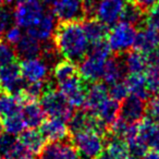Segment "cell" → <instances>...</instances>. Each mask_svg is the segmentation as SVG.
<instances>
[{"label":"cell","instance_id":"52","mask_svg":"<svg viewBox=\"0 0 159 159\" xmlns=\"http://www.w3.org/2000/svg\"><path fill=\"white\" fill-rule=\"evenodd\" d=\"M1 34H2V33H1V32H0V35H1Z\"/></svg>","mask_w":159,"mask_h":159},{"label":"cell","instance_id":"17","mask_svg":"<svg viewBox=\"0 0 159 159\" xmlns=\"http://www.w3.org/2000/svg\"><path fill=\"white\" fill-rule=\"evenodd\" d=\"M126 69L124 66L123 58L121 55H116L115 57L109 58L105 64V71H104V79L105 83L108 85H111L116 82H119L125 79Z\"/></svg>","mask_w":159,"mask_h":159},{"label":"cell","instance_id":"8","mask_svg":"<svg viewBox=\"0 0 159 159\" xmlns=\"http://www.w3.org/2000/svg\"><path fill=\"white\" fill-rule=\"evenodd\" d=\"M59 91L66 98L73 108H82L85 105L87 86L81 76L73 77L66 82L58 84Z\"/></svg>","mask_w":159,"mask_h":159},{"label":"cell","instance_id":"43","mask_svg":"<svg viewBox=\"0 0 159 159\" xmlns=\"http://www.w3.org/2000/svg\"><path fill=\"white\" fill-rule=\"evenodd\" d=\"M139 159H159V152L157 150H147Z\"/></svg>","mask_w":159,"mask_h":159},{"label":"cell","instance_id":"11","mask_svg":"<svg viewBox=\"0 0 159 159\" xmlns=\"http://www.w3.org/2000/svg\"><path fill=\"white\" fill-rule=\"evenodd\" d=\"M51 13L59 21H84L82 0H57Z\"/></svg>","mask_w":159,"mask_h":159},{"label":"cell","instance_id":"14","mask_svg":"<svg viewBox=\"0 0 159 159\" xmlns=\"http://www.w3.org/2000/svg\"><path fill=\"white\" fill-rule=\"evenodd\" d=\"M39 131L44 135L46 141L49 142L64 141L68 139L69 134H70L66 121L53 117L45 120L42 125L39 126Z\"/></svg>","mask_w":159,"mask_h":159},{"label":"cell","instance_id":"34","mask_svg":"<svg viewBox=\"0 0 159 159\" xmlns=\"http://www.w3.org/2000/svg\"><path fill=\"white\" fill-rule=\"evenodd\" d=\"M108 92H109V96H110L111 98H113V99L118 100V102H121L122 100H124L130 95L129 87L124 80L109 85Z\"/></svg>","mask_w":159,"mask_h":159},{"label":"cell","instance_id":"36","mask_svg":"<svg viewBox=\"0 0 159 159\" xmlns=\"http://www.w3.org/2000/svg\"><path fill=\"white\" fill-rule=\"evenodd\" d=\"M18 139L14 137V135L9 134V133H1L0 134V155L5 157L14 146L18 143Z\"/></svg>","mask_w":159,"mask_h":159},{"label":"cell","instance_id":"41","mask_svg":"<svg viewBox=\"0 0 159 159\" xmlns=\"http://www.w3.org/2000/svg\"><path fill=\"white\" fill-rule=\"evenodd\" d=\"M145 56L147 59L148 66H159V45H157Z\"/></svg>","mask_w":159,"mask_h":159},{"label":"cell","instance_id":"25","mask_svg":"<svg viewBox=\"0 0 159 159\" xmlns=\"http://www.w3.org/2000/svg\"><path fill=\"white\" fill-rule=\"evenodd\" d=\"M52 76L57 84H61L66 81H69L73 77L81 76V75H80L76 63L64 59L60 60L55 64V66L52 68Z\"/></svg>","mask_w":159,"mask_h":159},{"label":"cell","instance_id":"5","mask_svg":"<svg viewBox=\"0 0 159 159\" xmlns=\"http://www.w3.org/2000/svg\"><path fill=\"white\" fill-rule=\"evenodd\" d=\"M43 0H18L13 9V20L23 29L34 25L45 14Z\"/></svg>","mask_w":159,"mask_h":159},{"label":"cell","instance_id":"9","mask_svg":"<svg viewBox=\"0 0 159 159\" xmlns=\"http://www.w3.org/2000/svg\"><path fill=\"white\" fill-rule=\"evenodd\" d=\"M38 155L39 159H82L71 139L49 142Z\"/></svg>","mask_w":159,"mask_h":159},{"label":"cell","instance_id":"3","mask_svg":"<svg viewBox=\"0 0 159 159\" xmlns=\"http://www.w3.org/2000/svg\"><path fill=\"white\" fill-rule=\"evenodd\" d=\"M70 139L83 159H95L106 146L105 136L93 131H82L71 134Z\"/></svg>","mask_w":159,"mask_h":159},{"label":"cell","instance_id":"18","mask_svg":"<svg viewBox=\"0 0 159 159\" xmlns=\"http://www.w3.org/2000/svg\"><path fill=\"white\" fill-rule=\"evenodd\" d=\"M23 119H24L25 125L30 129H37L42 125L45 121V111L42 105L38 104L36 100H31L23 105L21 110Z\"/></svg>","mask_w":159,"mask_h":159},{"label":"cell","instance_id":"40","mask_svg":"<svg viewBox=\"0 0 159 159\" xmlns=\"http://www.w3.org/2000/svg\"><path fill=\"white\" fill-rule=\"evenodd\" d=\"M146 112L148 113V117L159 124V95H155L152 98H150L149 102L147 104Z\"/></svg>","mask_w":159,"mask_h":159},{"label":"cell","instance_id":"47","mask_svg":"<svg viewBox=\"0 0 159 159\" xmlns=\"http://www.w3.org/2000/svg\"><path fill=\"white\" fill-rule=\"evenodd\" d=\"M8 0H0V6H3L6 2H7Z\"/></svg>","mask_w":159,"mask_h":159},{"label":"cell","instance_id":"19","mask_svg":"<svg viewBox=\"0 0 159 159\" xmlns=\"http://www.w3.org/2000/svg\"><path fill=\"white\" fill-rule=\"evenodd\" d=\"M159 45V35L152 27H142L137 31L135 42L133 45V49L146 55L152 48Z\"/></svg>","mask_w":159,"mask_h":159},{"label":"cell","instance_id":"38","mask_svg":"<svg viewBox=\"0 0 159 159\" xmlns=\"http://www.w3.org/2000/svg\"><path fill=\"white\" fill-rule=\"evenodd\" d=\"M145 23L146 26L154 29L159 35V5H156L147 12V16L145 18Z\"/></svg>","mask_w":159,"mask_h":159},{"label":"cell","instance_id":"6","mask_svg":"<svg viewBox=\"0 0 159 159\" xmlns=\"http://www.w3.org/2000/svg\"><path fill=\"white\" fill-rule=\"evenodd\" d=\"M43 109L45 113L49 117L59 118L64 121H69L71 116L73 115V107L66 98L62 95L60 91H56V89L47 91L39 98Z\"/></svg>","mask_w":159,"mask_h":159},{"label":"cell","instance_id":"28","mask_svg":"<svg viewBox=\"0 0 159 159\" xmlns=\"http://www.w3.org/2000/svg\"><path fill=\"white\" fill-rule=\"evenodd\" d=\"M120 106H121V102L113 99V98L109 97L108 99L100 106V108L98 109L96 116H97L104 123H106L107 125L109 126L120 116Z\"/></svg>","mask_w":159,"mask_h":159},{"label":"cell","instance_id":"10","mask_svg":"<svg viewBox=\"0 0 159 159\" xmlns=\"http://www.w3.org/2000/svg\"><path fill=\"white\" fill-rule=\"evenodd\" d=\"M22 76L27 83L40 82L48 79L50 66L45 62L43 58H30L20 62Z\"/></svg>","mask_w":159,"mask_h":159},{"label":"cell","instance_id":"4","mask_svg":"<svg viewBox=\"0 0 159 159\" xmlns=\"http://www.w3.org/2000/svg\"><path fill=\"white\" fill-rule=\"evenodd\" d=\"M136 33L137 31L135 26L125 22L121 21L120 23L115 24L109 30L107 36V43L111 51H113L116 55H121L133 48Z\"/></svg>","mask_w":159,"mask_h":159},{"label":"cell","instance_id":"42","mask_svg":"<svg viewBox=\"0 0 159 159\" xmlns=\"http://www.w3.org/2000/svg\"><path fill=\"white\" fill-rule=\"evenodd\" d=\"M133 1L146 13L158 3L159 0H133Z\"/></svg>","mask_w":159,"mask_h":159},{"label":"cell","instance_id":"7","mask_svg":"<svg viewBox=\"0 0 159 159\" xmlns=\"http://www.w3.org/2000/svg\"><path fill=\"white\" fill-rule=\"evenodd\" d=\"M0 82L6 92L14 95L22 93L27 83L22 76L20 63L16 61L0 68Z\"/></svg>","mask_w":159,"mask_h":159},{"label":"cell","instance_id":"29","mask_svg":"<svg viewBox=\"0 0 159 159\" xmlns=\"http://www.w3.org/2000/svg\"><path fill=\"white\" fill-rule=\"evenodd\" d=\"M158 129L159 124L156 123L152 118L144 117L137 123V137L148 146H150V143Z\"/></svg>","mask_w":159,"mask_h":159},{"label":"cell","instance_id":"27","mask_svg":"<svg viewBox=\"0 0 159 159\" xmlns=\"http://www.w3.org/2000/svg\"><path fill=\"white\" fill-rule=\"evenodd\" d=\"M145 12L132 0V1H126V3L123 6L120 20L133 26H136L145 23Z\"/></svg>","mask_w":159,"mask_h":159},{"label":"cell","instance_id":"2","mask_svg":"<svg viewBox=\"0 0 159 159\" xmlns=\"http://www.w3.org/2000/svg\"><path fill=\"white\" fill-rule=\"evenodd\" d=\"M111 49L107 39L91 44L86 57L80 62V75L86 83H95L102 79L106 61L110 58Z\"/></svg>","mask_w":159,"mask_h":159},{"label":"cell","instance_id":"30","mask_svg":"<svg viewBox=\"0 0 159 159\" xmlns=\"http://www.w3.org/2000/svg\"><path fill=\"white\" fill-rule=\"evenodd\" d=\"M106 150L117 159H125L129 156V146L125 139L106 135Z\"/></svg>","mask_w":159,"mask_h":159},{"label":"cell","instance_id":"16","mask_svg":"<svg viewBox=\"0 0 159 159\" xmlns=\"http://www.w3.org/2000/svg\"><path fill=\"white\" fill-rule=\"evenodd\" d=\"M56 26L55 16L52 13H45L35 24L27 29V34L40 43H45L52 39Z\"/></svg>","mask_w":159,"mask_h":159},{"label":"cell","instance_id":"35","mask_svg":"<svg viewBox=\"0 0 159 159\" xmlns=\"http://www.w3.org/2000/svg\"><path fill=\"white\" fill-rule=\"evenodd\" d=\"M3 159H35V155L18 142L16 145L3 157Z\"/></svg>","mask_w":159,"mask_h":159},{"label":"cell","instance_id":"39","mask_svg":"<svg viewBox=\"0 0 159 159\" xmlns=\"http://www.w3.org/2000/svg\"><path fill=\"white\" fill-rule=\"evenodd\" d=\"M23 37V34L21 32V27L18 25L14 26H10L7 31L5 32V40L8 44L16 46L19 42L21 40V38Z\"/></svg>","mask_w":159,"mask_h":159},{"label":"cell","instance_id":"24","mask_svg":"<svg viewBox=\"0 0 159 159\" xmlns=\"http://www.w3.org/2000/svg\"><path fill=\"white\" fill-rule=\"evenodd\" d=\"M129 87L131 95L137 96L144 100H147L150 97V93L146 84V77L144 73H129L124 79Z\"/></svg>","mask_w":159,"mask_h":159},{"label":"cell","instance_id":"21","mask_svg":"<svg viewBox=\"0 0 159 159\" xmlns=\"http://www.w3.org/2000/svg\"><path fill=\"white\" fill-rule=\"evenodd\" d=\"M82 24L89 44H95V43L107 39L109 26L98 19H86V20L82 21Z\"/></svg>","mask_w":159,"mask_h":159},{"label":"cell","instance_id":"44","mask_svg":"<svg viewBox=\"0 0 159 159\" xmlns=\"http://www.w3.org/2000/svg\"><path fill=\"white\" fill-rule=\"evenodd\" d=\"M150 146L152 147V149L157 150L159 152V129L157 130L156 134H155L154 139H152V143H150Z\"/></svg>","mask_w":159,"mask_h":159},{"label":"cell","instance_id":"20","mask_svg":"<svg viewBox=\"0 0 159 159\" xmlns=\"http://www.w3.org/2000/svg\"><path fill=\"white\" fill-rule=\"evenodd\" d=\"M42 46L40 42L33 36L29 35H23L21 40L14 46L18 58L24 60L30 59V58H36L40 56L42 53Z\"/></svg>","mask_w":159,"mask_h":159},{"label":"cell","instance_id":"12","mask_svg":"<svg viewBox=\"0 0 159 159\" xmlns=\"http://www.w3.org/2000/svg\"><path fill=\"white\" fill-rule=\"evenodd\" d=\"M146 100L134 95H129L121 102L120 106V117L129 123H139L146 115L147 105Z\"/></svg>","mask_w":159,"mask_h":159},{"label":"cell","instance_id":"51","mask_svg":"<svg viewBox=\"0 0 159 159\" xmlns=\"http://www.w3.org/2000/svg\"><path fill=\"white\" fill-rule=\"evenodd\" d=\"M0 159H3V158H2V157H1V156H0Z\"/></svg>","mask_w":159,"mask_h":159},{"label":"cell","instance_id":"50","mask_svg":"<svg viewBox=\"0 0 159 159\" xmlns=\"http://www.w3.org/2000/svg\"><path fill=\"white\" fill-rule=\"evenodd\" d=\"M125 1H132V0H125Z\"/></svg>","mask_w":159,"mask_h":159},{"label":"cell","instance_id":"31","mask_svg":"<svg viewBox=\"0 0 159 159\" xmlns=\"http://www.w3.org/2000/svg\"><path fill=\"white\" fill-rule=\"evenodd\" d=\"M1 121H2L3 130L12 135H19L25 130V126H26L21 113L3 118L1 119Z\"/></svg>","mask_w":159,"mask_h":159},{"label":"cell","instance_id":"26","mask_svg":"<svg viewBox=\"0 0 159 159\" xmlns=\"http://www.w3.org/2000/svg\"><path fill=\"white\" fill-rule=\"evenodd\" d=\"M122 58L128 73H144L148 68L146 56L135 49L122 53Z\"/></svg>","mask_w":159,"mask_h":159},{"label":"cell","instance_id":"49","mask_svg":"<svg viewBox=\"0 0 159 159\" xmlns=\"http://www.w3.org/2000/svg\"><path fill=\"white\" fill-rule=\"evenodd\" d=\"M2 93V85H1V82H0V94Z\"/></svg>","mask_w":159,"mask_h":159},{"label":"cell","instance_id":"37","mask_svg":"<svg viewBox=\"0 0 159 159\" xmlns=\"http://www.w3.org/2000/svg\"><path fill=\"white\" fill-rule=\"evenodd\" d=\"M13 11L5 6H0V32L5 33L13 22Z\"/></svg>","mask_w":159,"mask_h":159},{"label":"cell","instance_id":"13","mask_svg":"<svg viewBox=\"0 0 159 159\" xmlns=\"http://www.w3.org/2000/svg\"><path fill=\"white\" fill-rule=\"evenodd\" d=\"M123 6V0H99L96 19L108 26H113L120 20Z\"/></svg>","mask_w":159,"mask_h":159},{"label":"cell","instance_id":"32","mask_svg":"<svg viewBox=\"0 0 159 159\" xmlns=\"http://www.w3.org/2000/svg\"><path fill=\"white\" fill-rule=\"evenodd\" d=\"M145 77L150 95H159V66H148Z\"/></svg>","mask_w":159,"mask_h":159},{"label":"cell","instance_id":"1","mask_svg":"<svg viewBox=\"0 0 159 159\" xmlns=\"http://www.w3.org/2000/svg\"><path fill=\"white\" fill-rule=\"evenodd\" d=\"M52 40L61 57L74 63H80L86 57L91 46L82 21H60Z\"/></svg>","mask_w":159,"mask_h":159},{"label":"cell","instance_id":"23","mask_svg":"<svg viewBox=\"0 0 159 159\" xmlns=\"http://www.w3.org/2000/svg\"><path fill=\"white\" fill-rule=\"evenodd\" d=\"M23 102L18 95L11 93L0 94V119L21 113Z\"/></svg>","mask_w":159,"mask_h":159},{"label":"cell","instance_id":"33","mask_svg":"<svg viewBox=\"0 0 159 159\" xmlns=\"http://www.w3.org/2000/svg\"><path fill=\"white\" fill-rule=\"evenodd\" d=\"M16 52L13 46L8 44L6 40L0 39V68L16 61Z\"/></svg>","mask_w":159,"mask_h":159},{"label":"cell","instance_id":"15","mask_svg":"<svg viewBox=\"0 0 159 159\" xmlns=\"http://www.w3.org/2000/svg\"><path fill=\"white\" fill-rule=\"evenodd\" d=\"M110 96H109L108 87L105 83H91L89 86H87L86 100H85L84 105L85 110L93 113V115H96L100 106Z\"/></svg>","mask_w":159,"mask_h":159},{"label":"cell","instance_id":"46","mask_svg":"<svg viewBox=\"0 0 159 159\" xmlns=\"http://www.w3.org/2000/svg\"><path fill=\"white\" fill-rule=\"evenodd\" d=\"M2 130H3V125H2V121L0 119V134L2 133Z\"/></svg>","mask_w":159,"mask_h":159},{"label":"cell","instance_id":"22","mask_svg":"<svg viewBox=\"0 0 159 159\" xmlns=\"http://www.w3.org/2000/svg\"><path fill=\"white\" fill-rule=\"evenodd\" d=\"M19 142L24 146L26 149L32 152L34 155H38L44 146L46 145V139L40 131L36 129H27L19 134Z\"/></svg>","mask_w":159,"mask_h":159},{"label":"cell","instance_id":"45","mask_svg":"<svg viewBox=\"0 0 159 159\" xmlns=\"http://www.w3.org/2000/svg\"><path fill=\"white\" fill-rule=\"evenodd\" d=\"M95 159H117V158L113 157L112 155H111L110 152H107V150H102V152H100V154L98 155Z\"/></svg>","mask_w":159,"mask_h":159},{"label":"cell","instance_id":"48","mask_svg":"<svg viewBox=\"0 0 159 159\" xmlns=\"http://www.w3.org/2000/svg\"><path fill=\"white\" fill-rule=\"evenodd\" d=\"M125 159H136V158H134V157H132V156H130V155H129V156L126 157Z\"/></svg>","mask_w":159,"mask_h":159}]
</instances>
